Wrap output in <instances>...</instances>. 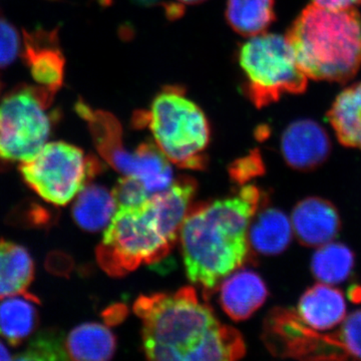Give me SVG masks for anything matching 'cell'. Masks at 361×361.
Here are the masks:
<instances>
[{
  "instance_id": "cell-1",
  "label": "cell",
  "mask_w": 361,
  "mask_h": 361,
  "mask_svg": "<svg viewBox=\"0 0 361 361\" xmlns=\"http://www.w3.org/2000/svg\"><path fill=\"white\" fill-rule=\"evenodd\" d=\"M134 310L142 320V345L149 360H235L245 355L241 334L221 324L193 287L139 297Z\"/></svg>"
},
{
  "instance_id": "cell-2",
  "label": "cell",
  "mask_w": 361,
  "mask_h": 361,
  "mask_svg": "<svg viewBox=\"0 0 361 361\" xmlns=\"http://www.w3.org/2000/svg\"><path fill=\"white\" fill-rule=\"evenodd\" d=\"M267 203L257 187L244 186L234 196L190 206L180 230L187 276L207 295L245 262L252 218Z\"/></svg>"
},
{
  "instance_id": "cell-3",
  "label": "cell",
  "mask_w": 361,
  "mask_h": 361,
  "mask_svg": "<svg viewBox=\"0 0 361 361\" xmlns=\"http://www.w3.org/2000/svg\"><path fill=\"white\" fill-rule=\"evenodd\" d=\"M196 180L182 176L137 206L118 207L97 250V262L120 277L167 257L196 193Z\"/></svg>"
},
{
  "instance_id": "cell-4",
  "label": "cell",
  "mask_w": 361,
  "mask_h": 361,
  "mask_svg": "<svg viewBox=\"0 0 361 361\" xmlns=\"http://www.w3.org/2000/svg\"><path fill=\"white\" fill-rule=\"evenodd\" d=\"M285 37L308 78L343 84L361 68V16L355 7L329 9L311 4Z\"/></svg>"
},
{
  "instance_id": "cell-5",
  "label": "cell",
  "mask_w": 361,
  "mask_h": 361,
  "mask_svg": "<svg viewBox=\"0 0 361 361\" xmlns=\"http://www.w3.org/2000/svg\"><path fill=\"white\" fill-rule=\"evenodd\" d=\"M137 129L147 128L161 153L178 167L203 170L211 129L203 110L180 85H167L154 97L149 110L133 118Z\"/></svg>"
},
{
  "instance_id": "cell-6",
  "label": "cell",
  "mask_w": 361,
  "mask_h": 361,
  "mask_svg": "<svg viewBox=\"0 0 361 361\" xmlns=\"http://www.w3.org/2000/svg\"><path fill=\"white\" fill-rule=\"evenodd\" d=\"M238 61L245 78L244 94L257 109L307 89L308 78L283 35L264 32L249 37L240 47Z\"/></svg>"
},
{
  "instance_id": "cell-7",
  "label": "cell",
  "mask_w": 361,
  "mask_h": 361,
  "mask_svg": "<svg viewBox=\"0 0 361 361\" xmlns=\"http://www.w3.org/2000/svg\"><path fill=\"white\" fill-rule=\"evenodd\" d=\"M51 90L20 85L0 102V170L39 153L51 130Z\"/></svg>"
},
{
  "instance_id": "cell-8",
  "label": "cell",
  "mask_w": 361,
  "mask_h": 361,
  "mask_svg": "<svg viewBox=\"0 0 361 361\" xmlns=\"http://www.w3.org/2000/svg\"><path fill=\"white\" fill-rule=\"evenodd\" d=\"M75 111L89 125L99 155L115 170L141 179L149 194L164 191L172 185L170 161L155 142H142L135 151H129L125 148L122 126L115 116L94 110L84 101L78 102Z\"/></svg>"
},
{
  "instance_id": "cell-9",
  "label": "cell",
  "mask_w": 361,
  "mask_h": 361,
  "mask_svg": "<svg viewBox=\"0 0 361 361\" xmlns=\"http://www.w3.org/2000/svg\"><path fill=\"white\" fill-rule=\"evenodd\" d=\"M101 170L94 157L66 142L45 144L20 165L26 184L44 200L58 206L70 203Z\"/></svg>"
},
{
  "instance_id": "cell-10",
  "label": "cell",
  "mask_w": 361,
  "mask_h": 361,
  "mask_svg": "<svg viewBox=\"0 0 361 361\" xmlns=\"http://www.w3.org/2000/svg\"><path fill=\"white\" fill-rule=\"evenodd\" d=\"M263 338L271 353L280 357L308 360L350 358L337 332L319 334L291 310L275 308L271 311Z\"/></svg>"
},
{
  "instance_id": "cell-11",
  "label": "cell",
  "mask_w": 361,
  "mask_h": 361,
  "mask_svg": "<svg viewBox=\"0 0 361 361\" xmlns=\"http://www.w3.org/2000/svg\"><path fill=\"white\" fill-rule=\"evenodd\" d=\"M330 152L331 142L329 134L314 121H295L282 135V156L287 165L294 170H316L327 161Z\"/></svg>"
},
{
  "instance_id": "cell-12",
  "label": "cell",
  "mask_w": 361,
  "mask_h": 361,
  "mask_svg": "<svg viewBox=\"0 0 361 361\" xmlns=\"http://www.w3.org/2000/svg\"><path fill=\"white\" fill-rule=\"evenodd\" d=\"M23 56L37 84L56 94L63 87L66 68L58 30H25Z\"/></svg>"
},
{
  "instance_id": "cell-13",
  "label": "cell",
  "mask_w": 361,
  "mask_h": 361,
  "mask_svg": "<svg viewBox=\"0 0 361 361\" xmlns=\"http://www.w3.org/2000/svg\"><path fill=\"white\" fill-rule=\"evenodd\" d=\"M292 229L299 243L306 247H320L338 236L341 220L336 207L320 197H308L294 207Z\"/></svg>"
},
{
  "instance_id": "cell-14",
  "label": "cell",
  "mask_w": 361,
  "mask_h": 361,
  "mask_svg": "<svg viewBox=\"0 0 361 361\" xmlns=\"http://www.w3.org/2000/svg\"><path fill=\"white\" fill-rule=\"evenodd\" d=\"M267 297L268 289L262 278L251 270L230 274L220 287L221 307L235 322L251 317Z\"/></svg>"
},
{
  "instance_id": "cell-15",
  "label": "cell",
  "mask_w": 361,
  "mask_h": 361,
  "mask_svg": "<svg viewBox=\"0 0 361 361\" xmlns=\"http://www.w3.org/2000/svg\"><path fill=\"white\" fill-rule=\"evenodd\" d=\"M298 315L308 326L318 331L334 329L346 317L343 293L329 284L313 285L299 300Z\"/></svg>"
},
{
  "instance_id": "cell-16",
  "label": "cell",
  "mask_w": 361,
  "mask_h": 361,
  "mask_svg": "<svg viewBox=\"0 0 361 361\" xmlns=\"http://www.w3.org/2000/svg\"><path fill=\"white\" fill-rule=\"evenodd\" d=\"M266 204L261 206L249 225V248L259 255L275 256L290 245L293 229L286 214L276 208H267Z\"/></svg>"
},
{
  "instance_id": "cell-17",
  "label": "cell",
  "mask_w": 361,
  "mask_h": 361,
  "mask_svg": "<svg viewBox=\"0 0 361 361\" xmlns=\"http://www.w3.org/2000/svg\"><path fill=\"white\" fill-rule=\"evenodd\" d=\"M33 278L35 262L25 247L0 240V299L32 297L28 295L27 289Z\"/></svg>"
},
{
  "instance_id": "cell-18",
  "label": "cell",
  "mask_w": 361,
  "mask_h": 361,
  "mask_svg": "<svg viewBox=\"0 0 361 361\" xmlns=\"http://www.w3.org/2000/svg\"><path fill=\"white\" fill-rule=\"evenodd\" d=\"M68 360L104 361L111 360L116 348L113 332L99 323H84L71 330L65 341Z\"/></svg>"
},
{
  "instance_id": "cell-19",
  "label": "cell",
  "mask_w": 361,
  "mask_h": 361,
  "mask_svg": "<svg viewBox=\"0 0 361 361\" xmlns=\"http://www.w3.org/2000/svg\"><path fill=\"white\" fill-rule=\"evenodd\" d=\"M327 118L342 146L361 149V82L342 90Z\"/></svg>"
},
{
  "instance_id": "cell-20",
  "label": "cell",
  "mask_w": 361,
  "mask_h": 361,
  "mask_svg": "<svg viewBox=\"0 0 361 361\" xmlns=\"http://www.w3.org/2000/svg\"><path fill=\"white\" fill-rule=\"evenodd\" d=\"M116 207L113 194L99 185H89L78 194L73 206V217L85 231H101L116 213Z\"/></svg>"
},
{
  "instance_id": "cell-21",
  "label": "cell",
  "mask_w": 361,
  "mask_h": 361,
  "mask_svg": "<svg viewBox=\"0 0 361 361\" xmlns=\"http://www.w3.org/2000/svg\"><path fill=\"white\" fill-rule=\"evenodd\" d=\"M226 20L242 37L266 32L276 18L275 0H227Z\"/></svg>"
},
{
  "instance_id": "cell-22",
  "label": "cell",
  "mask_w": 361,
  "mask_h": 361,
  "mask_svg": "<svg viewBox=\"0 0 361 361\" xmlns=\"http://www.w3.org/2000/svg\"><path fill=\"white\" fill-rule=\"evenodd\" d=\"M32 300L37 299L11 296L0 302V336L11 345H20L39 325V313Z\"/></svg>"
},
{
  "instance_id": "cell-23",
  "label": "cell",
  "mask_w": 361,
  "mask_h": 361,
  "mask_svg": "<svg viewBox=\"0 0 361 361\" xmlns=\"http://www.w3.org/2000/svg\"><path fill=\"white\" fill-rule=\"evenodd\" d=\"M355 263V253L349 247L330 242L315 252L311 261V270L318 281L336 285L350 276Z\"/></svg>"
},
{
  "instance_id": "cell-24",
  "label": "cell",
  "mask_w": 361,
  "mask_h": 361,
  "mask_svg": "<svg viewBox=\"0 0 361 361\" xmlns=\"http://www.w3.org/2000/svg\"><path fill=\"white\" fill-rule=\"evenodd\" d=\"M65 337L59 329H45L39 332L16 360H66Z\"/></svg>"
},
{
  "instance_id": "cell-25",
  "label": "cell",
  "mask_w": 361,
  "mask_h": 361,
  "mask_svg": "<svg viewBox=\"0 0 361 361\" xmlns=\"http://www.w3.org/2000/svg\"><path fill=\"white\" fill-rule=\"evenodd\" d=\"M116 207L137 206L147 200L149 193L144 182L134 176H123L113 189Z\"/></svg>"
},
{
  "instance_id": "cell-26",
  "label": "cell",
  "mask_w": 361,
  "mask_h": 361,
  "mask_svg": "<svg viewBox=\"0 0 361 361\" xmlns=\"http://www.w3.org/2000/svg\"><path fill=\"white\" fill-rule=\"evenodd\" d=\"M337 334L350 358L361 360V310L348 315Z\"/></svg>"
},
{
  "instance_id": "cell-27",
  "label": "cell",
  "mask_w": 361,
  "mask_h": 361,
  "mask_svg": "<svg viewBox=\"0 0 361 361\" xmlns=\"http://www.w3.org/2000/svg\"><path fill=\"white\" fill-rule=\"evenodd\" d=\"M20 49L18 30L11 23L0 18V68L13 63Z\"/></svg>"
},
{
  "instance_id": "cell-28",
  "label": "cell",
  "mask_w": 361,
  "mask_h": 361,
  "mask_svg": "<svg viewBox=\"0 0 361 361\" xmlns=\"http://www.w3.org/2000/svg\"><path fill=\"white\" fill-rule=\"evenodd\" d=\"M229 172L233 180L243 185L254 177L264 174L265 167L258 151L252 152L250 155L245 158L234 161L229 169Z\"/></svg>"
},
{
  "instance_id": "cell-29",
  "label": "cell",
  "mask_w": 361,
  "mask_h": 361,
  "mask_svg": "<svg viewBox=\"0 0 361 361\" xmlns=\"http://www.w3.org/2000/svg\"><path fill=\"white\" fill-rule=\"evenodd\" d=\"M312 4L329 9H348L360 6L361 0H312Z\"/></svg>"
},
{
  "instance_id": "cell-30",
  "label": "cell",
  "mask_w": 361,
  "mask_h": 361,
  "mask_svg": "<svg viewBox=\"0 0 361 361\" xmlns=\"http://www.w3.org/2000/svg\"><path fill=\"white\" fill-rule=\"evenodd\" d=\"M348 295L351 302L355 304L361 303V286L357 284L351 285L349 287Z\"/></svg>"
},
{
  "instance_id": "cell-31",
  "label": "cell",
  "mask_w": 361,
  "mask_h": 361,
  "mask_svg": "<svg viewBox=\"0 0 361 361\" xmlns=\"http://www.w3.org/2000/svg\"><path fill=\"white\" fill-rule=\"evenodd\" d=\"M183 4H187V6H194V4H202V2L206 1V0H177Z\"/></svg>"
},
{
  "instance_id": "cell-32",
  "label": "cell",
  "mask_w": 361,
  "mask_h": 361,
  "mask_svg": "<svg viewBox=\"0 0 361 361\" xmlns=\"http://www.w3.org/2000/svg\"><path fill=\"white\" fill-rule=\"evenodd\" d=\"M2 87H4V85H2L1 80H0V94H1Z\"/></svg>"
}]
</instances>
